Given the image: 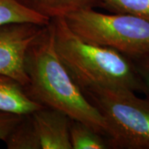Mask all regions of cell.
Returning <instances> with one entry per match:
<instances>
[{"label": "cell", "instance_id": "obj_1", "mask_svg": "<svg viewBox=\"0 0 149 149\" xmlns=\"http://www.w3.org/2000/svg\"><path fill=\"white\" fill-rule=\"evenodd\" d=\"M25 70L28 77L25 89L32 99L42 106L64 113L72 120L85 123L108 138L106 120L59 56L51 21L28 48Z\"/></svg>", "mask_w": 149, "mask_h": 149}, {"label": "cell", "instance_id": "obj_2", "mask_svg": "<svg viewBox=\"0 0 149 149\" xmlns=\"http://www.w3.org/2000/svg\"><path fill=\"white\" fill-rule=\"evenodd\" d=\"M51 22L57 53L80 88H123L148 95L132 60L115 50L83 40L64 17L52 18Z\"/></svg>", "mask_w": 149, "mask_h": 149}, {"label": "cell", "instance_id": "obj_3", "mask_svg": "<svg viewBox=\"0 0 149 149\" xmlns=\"http://www.w3.org/2000/svg\"><path fill=\"white\" fill-rule=\"evenodd\" d=\"M109 126L111 148L149 149V99L123 88H81Z\"/></svg>", "mask_w": 149, "mask_h": 149}, {"label": "cell", "instance_id": "obj_4", "mask_svg": "<svg viewBox=\"0 0 149 149\" xmlns=\"http://www.w3.org/2000/svg\"><path fill=\"white\" fill-rule=\"evenodd\" d=\"M83 40L115 50L130 60L149 56V22L118 13L85 8L64 17Z\"/></svg>", "mask_w": 149, "mask_h": 149}, {"label": "cell", "instance_id": "obj_5", "mask_svg": "<svg viewBox=\"0 0 149 149\" xmlns=\"http://www.w3.org/2000/svg\"><path fill=\"white\" fill-rule=\"evenodd\" d=\"M45 25L11 22L0 26V74L10 76L27 86L25 59L27 50Z\"/></svg>", "mask_w": 149, "mask_h": 149}, {"label": "cell", "instance_id": "obj_6", "mask_svg": "<svg viewBox=\"0 0 149 149\" xmlns=\"http://www.w3.org/2000/svg\"><path fill=\"white\" fill-rule=\"evenodd\" d=\"M41 149H72L70 138L71 118L62 112L42 107L31 113Z\"/></svg>", "mask_w": 149, "mask_h": 149}, {"label": "cell", "instance_id": "obj_7", "mask_svg": "<svg viewBox=\"0 0 149 149\" xmlns=\"http://www.w3.org/2000/svg\"><path fill=\"white\" fill-rule=\"evenodd\" d=\"M32 99L21 83L0 74V110L20 115L30 114L42 108Z\"/></svg>", "mask_w": 149, "mask_h": 149}, {"label": "cell", "instance_id": "obj_8", "mask_svg": "<svg viewBox=\"0 0 149 149\" xmlns=\"http://www.w3.org/2000/svg\"><path fill=\"white\" fill-rule=\"evenodd\" d=\"M27 8L50 20L65 17L85 8L94 7L96 0H18Z\"/></svg>", "mask_w": 149, "mask_h": 149}, {"label": "cell", "instance_id": "obj_9", "mask_svg": "<svg viewBox=\"0 0 149 149\" xmlns=\"http://www.w3.org/2000/svg\"><path fill=\"white\" fill-rule=\"evenodd\" d=\"M70 138L72 149L111 148L107 137L88 124L77 120L71 119Z\"/></svg>", "mask_w": 149, "mask_h": 149}, {"label": "cell", "instance_id": "obj_10", "mask_svg": "<svg viewBox=\"0 0 149 149\" xmlns=\"http://www.w3.org/2000/svg\"><path fill=\"white\" fill-rule=\"evenodd\" d=\"M4 143L8 149H41L31 113L22 116Z\"/></svg>", "mask_w": 149, "mask_h": 149}, {"label": "cell", "instance_id": "obj_11", "mask_svg": "<svg viewBox=\"0 0 149 149\" xmlns=\"http://www.w3.org/2000/svg\"><path fill=\"white\" fill-rule=\"evenodd\" d=\"M50 19L27 8L18 0H0V26L11 22L47 24Z\"/></svg>", "mask_w": 149, "mask_h": 149}, {"label": "cell", "instance_id": "obj_12", "mask_svg": "<svg viewBox=\"0 0 149 149\" xmlns=\"http://www.w3.org/2000/svg\"><path fill=\"white\" fill-rule=\"evenodd\" d=\"M95 5L109 13L130 14L149 22V0H96Z\"/></svg>", "mask_w": 149, "mask_h": 149}, {"label": "cell", "instance_id": "obj_13", "mask_svg": "<svg viewBox=\"0 0 149 149\" xmlns=\"http://www.w3.org/2000/svg\"><path fill=\"white\" fill-rule=\"evenodd\" d=\"M22 116L0 110V141L5 142L13 129L20 122Z\"/></svg>", "mask_w": 149, "mask_h": 149}, {"label": "cell", "instance_id": "obj_14", "mask_svg": "<svg viewBox=\"0 0 149 149\" xmlns=\"http://www.w3.org/2000/svg\"><path fill=\"white\" fill-rule=\"evenodd\" d=\"M133 62L147 89L148 96H149V56L133 60Z\"/></svg>", "mask_w": 149, "mask_h": 149}]
</instances>
